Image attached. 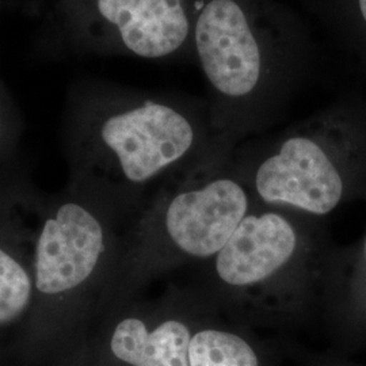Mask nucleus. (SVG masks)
Listing matches in <instances>:
<instances>
[{
	"instance_id": "1",
	"label": "nucleus",
	"mask_w": 366,
	"mask_h": 366,
	"mask_svg": "<svg viewBox=\"0 0 366 366\" xmlns=\"http://www.w3.org/2000/svg\"><path fill=\"white\" fill-rule=\"evenodd\" d=\"M64 143L72 186L134 219L166 183L231 142L175 98L79 80L66 95Z\"/></svg>"
},
{
	"instance_id": "11",
	"label": "nucleus",
	"mask_w": 366,
	"mask_h": 366,
	"mask_svg": "<svg viewBox=\"0 0 366 366\" xmlns=\"http://www.w3.org/2000/svg\"><path fill=\"white\" fill-rule=\"evenodd\" d=\"M289 350H290L292 355H296V358L300 362L301 366H345L340 365L337 360L330 358V357H325V355L307 353L305 350L295 349V347H290Z\"/></svg>"
},
{
	"instance_id": "2",
	"label": "nucleus",
	"mask_w": 366,
	"mask_h": 366,
	"mask_svg": "<svg viewBox=\"0 0 366 366\" xmlns=\"http://www.w3.org/2000/svg\"><path fill=\"white\" fill-rule=\"evenodd\" d=\"M201 269L197 289L227 319L249 328L299 325L325 278L316 219L255 204Z\"/></svg>"
},
{
	"instance_id": "10",
	"label": "nucleus",
	"mask_w": 366,
	"mask_h": 366,
	"mask_svg": "<svg viewBox=\"0 0 366 366\" xmlns=\"http://www.w3.org/2000/svg\"><path fill=\"white\" fill-rule=\"evenodd\" d=\"M21 133V121L13 99L0 80V167L7 164L15 152Z\"/></svg>"
},
{
	"instance_id": "7",
	"label": "nucleus",
	"mask_w": 366,
	"mask_h": 366,
	"mask_svg": "<svg viewBox=\"0 0 366 366\" xmlns=\"http://www.w3.org/2000/svg\"><path fill=\"white\" fill-rule=\"evenodd\" d=\"M213 305L198 289L155 301L122 299L107 310V353L116 366H190V342Z\"/></svg>"
},
{
	"instance_id": "4",
	"label": "nucleus",
	"mask_w": 366,
	"mask_h": 366,
	"mask_svg": "<svg viewBox=\"0 0 366 366\" xmlns=\"http://www.w3.org/2000/svg\"><path fill=\"white\" fill-rule=\"evenodd\" d=\"M68 194L44 210L30 240L34 307L94 302L107 311L118 299L132 219L76 186Z\"/></svg>"
},
{
	"instance_id": "5",
	"label": "nucleus",
	"mask_w": 366,
	"mask_h": 366,
	"mask_svg": "<svg viewBox=\"0 0 366 366\" xmlns=\"http://www.w3.org/2000/svg\"><path fill=\"white\" fill-rule=\"evenodd\" d=\"M194 0H53L46 41L72 54L166 60L193 41Z\"/></svg>"
},
{
	"instance_id": "13",
	"label": "nucleus",
	"mask_w": 366,
	"mask_h": 366,
	"mask_svg": "<svg viewBox=\"0 0 366 366\" xmlns=\"http://www.w3.org/2000/svg\"><path fill=\"white\" fill-rule=\"evenodd\" d=\"M364 258H365L366 261V237L365 240H364Z\"/></svg>"
},
{
	"instance_id": "12",
	"label": "nucleus",
	"mask_w": 366,
	"mask_h": 366,
	"mask_svg": "<svg viewBox=\"0 0 366 366\" xmlns=\"http://www.w3.org/2000/svg\"><path fill=\"white\" fill-rule=\"evenodd\" d=\"M358 6H360V11L366 22V0H358Z\"/></svg>"
},
{
	"instance_id": "9",
	"label": "nucleus",
	"mask_w": 366,
	"mask_h": 366,
	"mask_svg": "<svg viewBox=\"0 0 366 366\" xmlns=\"http://www.w3.org/2000/svg\"><path fill=\"white\" fill-rule=\"evenodd\" d=\"M34 308L30 252L0 236V327H10Z\"/></svg>"
},
{
	"instance_id": "6",
	"label": "nucleus",
	"mask_w": 366,
	"mask_h": 366,
	"mask_svg": "<svg viewBox=\"0 0 366 366\" xmlns=\"http://www.w3.org/2000/svg\"><path fill=\"white\" fill-rule=\"evenodd\" d=\"M192 44L212 89L228 109L217 125L222 134L229 110L249 113L262 95L267 74L266 44L243 0L199 1Z\"/></svg>"
},
{
	"instance_id": "3",
	"label": "nucleus",
	"mask_w": 366,
	"mask_h": 366,
	"mask_svg": "<svg viewBox=\"0 0 366 366\" xmlns=\"http://www.w3.org/2000/svg\"><path fill=\"white\" fill-rule=\"evenodd\" d=\"M254 205L229 143L172 178L132 222L118 300L170 269L210 261Z\"/></svg>"
},
{
	"instance_id": "8",
	"label": "nucleus",
	"mask_w": 366,
	"mask_h": 366,
	"mask_svg": "<svg viewBox=\"0 0 366 366\" xmlns=\"http://www.w3.org/2000/svg\"><path fill=\"white\" fill-rule=\"evenodd\" d=\"M190 366H280L273 350L251 328L214 307L198 325L189 349Z\"/></svg>"
}]
</instances>
